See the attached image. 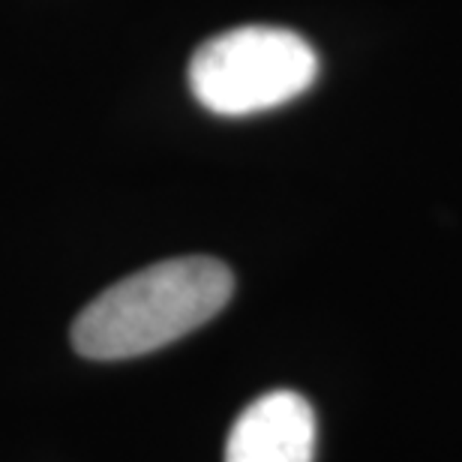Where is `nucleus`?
<instances>
[{"instance_id":"f257e3e1","label":"nucleus","mask_w":462,"mask_h":462,"mask_svg":"<svg viewBox=\"0 0 462 462\" xmlns=\"http://www.w3.org/2000/svg\"><path fill=\"white\" fill-rule=\"evenodd\" d=\"M235 294L231 271L208 255L156 262L90 300L72 325V346L90 360H126L178 343L219 316Z\"/></svg>"},{"instance_id":"f03ea898","label":"nucleus","mask_w":462,"mask_h":462,"mask_svg":"<svg viewBox=\"0 0 462 462\" xmlns=\"http://www.w3.org/2000/svg\"><path fill=\"white\" fill-rule=\"evenodd\" d=\"M319 79V54L289 27L244 24L199 45L189 60V88L208 112L246 117L271 112Z\"/></svg>"},{"instance_id":"7ed1b4c3","label":"nucleus","mask_w":462,"mask_h":462,"mask_svg":"<svg viewBox=\"0 0 462 462\" xmlns=\"http://www.w3.org/2000/svg\"><path fill=\"white\" fill-rule=\"evenodd\" d=\"M316 411L294 391H271L237 414L226 462H312Z\"/></svg>"}]
</instances>
